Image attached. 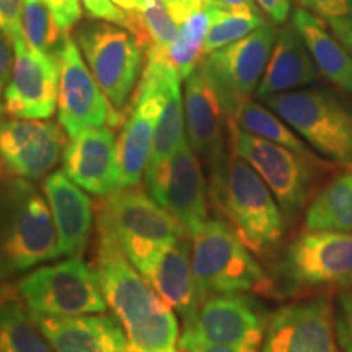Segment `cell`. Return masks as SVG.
<instances>
[{
  "label": "cell",
  "instance_id": "6da1fadb",
  "mask_svg": "<svg viewBox=\"0 0 352 352\" xmlns=\"http://www.w3.org/2000/svg\"><path fill=\"white\" fill-rule=\"evenodd\" d=\"M95 271L108 308L124 328L132 352H178L179 323L175 310L158 296L111 240H96Z\"/></svg>",
  "mask_w": 352,
  "mask_h": 352
},
{
  "label": "cell",
  "instance_id": "7a4b0ae2",
  "mask_svg": "<svg viewBox=\"0 0 352 352\" xmlns=\"http://www.w3.org/2000/svg\"><path fill=\"white\" fill-rule=\"evenodd\" d=\"M63 256L43 189L19 176L0 178V284Z\"/></svg>",
  "mask_w": 352,
  "mask_h": 352
},
{
  "label": "cell",
  "instance_id": "3957f363",
  "mask_svg": "<svg viewBox=\"0 0 352 352\" xmlns=\"http://www.w3.org/2000/svg\"><path fill=\"white\" fill-rule=\"evenodd\" d=\"M209 199L253 253H264L283 239L287 220L261 176L230 151L209 168Z\"/></svg>",
  "mask_w": 352,
  "mask_h": 352
},
{
  "label": "cell",
  "instance_id": "277c9868",
  "mask_svg": "<svg viewBox=\"0 0 352 352\" xmlns=\"http://www.w3.org/2000/svg\"><path fill=\"white\" fill-rule=\"evenodd\" d=\"M191 263L201 302L217 294H271L272 280L223 219H208L192 236Z\"/></svg>",
  "mask_w": 352,
  "mask_h": 352
},
{
  "label": "cell",
  "instance_id": "5b68a950",
  "mask_svg": "<svg viewBox=\"0 0 352 352\" xmlns=\"http://www.w3.org/2000/svg\"><path fill=\"white\" fill-rule=\"evenodd\" d=\"M96 235L116 243L135 264L157 246L186 239L189 233L151 195L131 186L116 189L100 202Z\"/></svg>",
  "mask_w": 352,
  "mask_h": 352
},
{
  "label": "cell",
  "instance_id": "8992f818",
  "mask_svg": "<svg viewBox=\"0 0 352 352\" xmlns=\"http://www.w3.org/2000/svg\"><path fill=\"white\" fill-rule=\"evenodd\" d=\"M316 152L352 168V109L331 91L298 88L261 98Z\"/></svg>",
  "mask_w": 352,
  "mask_h": 352
},
{
  "label": "cell",
  "instance_id": "52a82bcc",
  "mask_svg": "<svg viewBox=\"0 0 352 352\" xmlns=\"http://www.w3.org/2000/svg\"><path fill=\"white\" fill-rule=\"evenodd\" d=\"M15 290L32 315L77 316L108 310L95 267L78 256L34 267Z\"/></svg>",
  "mask_w": 352,
  "mask_h": 352
},
{
  "label": "cell",
  "instance_id": "ba28073f",
  "mask_svg": "<svg viewBox=\"0 0 352 352\" xmlns=\"http://www.w3.org/2000/svg\"><path fill=\"white\" fill-rule=\"evenodd\" d=\"M230 151L243 158L271 189L283 209L287 223H292L303 209L311 192L315 165L320 160L300 155L283 145L241 131L235 122H228Z\"/></svg>",
  "mask_w": 352,
  "mask_h": 352
},
{
  "label": "cell",
  "instance_id": "9c48e42d",
  "mask_svg": "<svg viewBox=\"0 0 352 352\" xmlns=\"http://www.w3.org/2000/svg\"><path fill=\"white\" fill-rule=\"evenodd\" d=\"M77 44L109 104L121 113L142 70V46L138 38L109 21L85 23L77 30Z\"/></svg>",
  "mask_w": 352,
  "mask_h": 352
},
{
  "label": "cell",
  "instance_id": "30bf717a",
  "mask_svg": "<svg viewBox=\"0 0 352 352\" xmlns=\"http://www.w3.org/2000/svg\"><path fill=\"white\" fill-rule=\"evenodd\" d=\"M266 308L245 294H217L204 298L183 318L179 346L214 342L236 347H259L266 333Z\"/></svg>",
  "mask_w": 352,
  "mask_h": 352
},
{
  "label": "cell",
  "instance_id": "8fae6325",
  "mask_svg": "<svg viewBox=\"0 0 352 352\" xmlns=\"http://www.w3.org/2000/svg\"><path fill=\"white\" fill-rule=\"evenodd\" d=\"M274 25L264 23L239 41L202 57L201 69L217 91L228 122L261 82L277 39Z\"/></svg>",
  "mask_w": 352,
  "mask_h": 352
},
{
  "label": "cell",
  "instance_id": "7c38bea8",
  "mask_svg": "<svg viewBox=\"0 0 352 352\" xmlns=\"http://www.w3.org/2000/svg\"><path fill=\"white\" fill-rule=\"evenodd\" d=\"M279 274L292 290L352 287V232L300 233L285 250Z\"/></svg>",
  "mask_w": 352,
  "mask_h": 352
},
{
  "label": "cell",
  "instance_id": "4fadbf2b",
  "mask_svg": "<svg viewBox=\"0 0 352 352\" xmlns=\"http://www.w3.org/2000/svg\"><path fill=\"white\" fill-rule=\"evenodd\" d=\"M164 52L147 51L139 90L132 98L129 113L118 138L121 188L139 186L151 160L157 124L164 109Z\"/></svg>",
  "mask_w": 352,
  "mask_h": 352
},
{
  "label": "cell",
  "instance_id": "5bb4252c",
  "mask_svg": "<svg viewBox=\"0 0 352 352\" xmlns=\"http://www.w3.org/2000/svg\"><path fill=\"white\" fill-rule=\"evenodd\" d=\"M148 195L186 228L189 236L208 222V183L201 158L184 138L168 160L144 175Z\"/></svg>",
  "mask_w": 352,
  "mask_h": 352
},
{
  "label": "cell",
  "instance_id": "9a60e30c",
  "mask_svg": "<svg viewBox=\"0 0 352 352\" xmlns=\"http://www.w3.org/2000/svg\"><path fill=\"white\" fill-rule=\"evenodd\" d=\"M59 122L69 138L94 129V127H116L124 120L116 111L88 65L83 63L78 44L67 38L59 56V94H57Z\"/></svg>",
  "mask_w": 352,
  "mask_h": 352
},
{
  "label": "cell",
  "instance_id": "2e32d148",
  "mask_svg": "<svg viewBox=\"0 0 352 352\" xmlns=\"http://www.w3.org/2000/svg\"><path fill=\"white\" fill-rule=\"evenodd\" d=\"M261 352H341L331 298L318 296L272 311Z\"/></svg>",
  "mask_w": 352,
  "mask_h": 352
},
{
  "label": "cell",
  "instance_id": "e0dca14e",
  "mask_svg": "<svg viewBox=\"0 0 352 352\" xmlns=\"http://www.w3.org/2000/svg\"><path fill=\"white\" fill-rule=\"evenodd\" d=\"M67 138L50 120H3L0 122V164L7 175L39 182L63 160Z\"/></svg>",
  "mask_w": 352,
  "mask_h": 352
},
{
  "label": "cell",
  "instance_id": "ac0fdd59",
  "mask_svg": "<svg viewBox=\"0 0 352 352\" xmlns=\"http://www.w3.org/2000/svg\"><path fill=\"white\" fill-rule=\"evenodd\" d=\"M15 60L2 101L6 114L16 120H50L57 108L59 60L26 41L13 44Z\"/></svg>",
  "mask_w": 352,
  "mask_h": 352
},
{
  "label": "cell",
  "instance_id": "d6986e66",
  "mask_svg": "<svg viewBox=\"0 0 352 352\" xmlns=\"http://www.w3.org/2000/svg\"><path fill=\"white\" fill-rule=\"evenodd\" d=\"M183 101L188 142L208 168H212L228 157L226 148L228 118L201 65L184 78Z\"/></svg>",
  "mask_w": 352,
  "mask_h": 352
},
{
  "label": "cell",
  "instance_id": "ffe728a7",
  "mask_svg": "<svg viewBox=\"0 0 352 352\" xmlns=\"http://www.w3.org/2000/svg\"><path fill=\"white\" fill-rule=\"evenodd\" d=\"M64 173L77 186L104 197L121 188L118 139L109 126L94 127L70 138L63 155Z\"/></svg>",
  "mask_w": 352,
  "mask_h": 352
},
{
  "label": "cell",
  "instance_id": "44dd1931",
  "mask_svg": "<svg viewBox=\"0 0 352 352\" xmlns=\"http://www.w3.org/2000/svg\"><path fill=\"white\" fill-rule=\"evenodd\" d=\"M191 236L157 246L134 267L151 283L158 296L184 318L201 303L192 272Z\"/></svg>",
  "mask_w": 352,
  "mask_h": 352
},
{
  "label": "cell",
  "instance_id": "7402d4cb",
  "mask_svg": "<svg viewBox=\"0 0 352 352\" xmlns=\"http://www.w3.org/2000/svg\"><path fill=\"white\" fill-rule=\"evenodd\" d=\"M32 316L56 352H132L114 315Z\"/></svg>",
  "mask_w": 352,
  "mask_h": 352
},
{
  "label": "cell",
  "instance_id": "603a6c76",
  "mask_svg": "<svg viewBox=\"0 0 352 352\" xmlns=\"http://www.w3.org/2000/svg\"><path fill=\"white\" fill-rule=\"evenodd\" d=\"M41 189L54 219L63 256L82 258L94 230V201L64 170H54L47 175Z\"/></svg>",
  "mask_w": 352,
  "mask_h": 352
},
{
  "label": "cell",
  "instance_id": "cb8c5ba5",
  "mask_svg": "<svg viewBox=\"0 0 352 352\" xmlns=\"http://www.w3.org/2000/svg\"><path fill=\"white\" fill-rule=\"evenodd\" d=\"M320 70L308 51L305 41L294 23L285 25L279 33L270 63L256 88L258 98L308 87L320 78Z\"/></svg>",
  "mask_w": 352,
  "mask_h": 352
},
{
  "label": "cell",
  "instance_id": "d4e9b609",
  "mask_svg": "<svg viewBox=\"0 0 352 352\" xmlns=\"http://www.w3.org/2000/svg\"><path fill=\"white\" fill-rule=\"evenodd\" d=\"M292 23L305 41L321 76L352 95V54L344 44L329 34L320 16L302 7L294 10Z\"/></svg>",
  "mask_w": 352,
  "mask_h": 352
},
{
  "label": "cell",
  "instance_id": "484cf974",
  "mask_svg": "<svg viewBox=\"0 0 352 352\" xmlns=\"http://www.w3.org/2000/svg\"><path fill=\"white\" fill-rule=\"evenodd\" d=\"M162 83H164V109H162L160 120H158L152 155L145 173L153 171L162 164H165L179 147L182 140L186 138L182 77L178 76L173 65L166 60V57L164 70H162Z\"/></svg>",
  "mask_w": 352,
  "mask_h": 352
},
{
  "label": "cell",
  "instance_id": "4316f807",
  "mask_svg": "<svg viewBox=\"0 0 352 352\" xmlns=\"http://www.w3.org/2000/svg\"><path fill=\"white\" fill-rule=\"evenodd\" d=\"M0 352H56L15 287L0 289Z\"/></svg>",
  "mask_w": 352,
  "mask_h": 352
},
{
  "label": "cell",
  "instance_id": "83f0119b",
  "mask_svg": "<svg viewBox=\"0 0 352 352\" xmlns=\"http://www.w3.org/2000/svg\"><path fill=\"white\" fill-rule=\"evenodd\" d=\"M305 230L352 232V168L314 197L305 212Z\"/></svg>",
  "mask_w": 352,
  "mask_h": 352
},
{
  "label": "cell",
  "instance_id": "f1b7e54d",
  "mask_svg": "<svg viewBox=\"0 0 352 352\" xmlns=\"http://www.w3.org/2000/svg\"><path fill=\"white\" fill-rule=\"evenodd\" d=\"M232 122H235L241 131L248 132V134L283 145V147L300 153V155L310 158V160H318L314 151L308 148L305 140L300 139V135L283 118L277 116L272 109L258 103V101H243Z\"/></svg>",
  "mask_w": 352,
  "mask_h": 352
},
{
  "label": "cell",
  "instance_id": "f546056e",
  "mask_svg": "<svg viewBox=\"0 0 352 352\" xmlns=\"http://www.w3.org/2000/svg\"><path fill=\"white\" fill-rule=\"evenodd\" d=\"M212 8L202 3L196 10L186 16L179 25V32L175 41L164 52L166 60L173 65L178 76L186 78L195 70L204 56V43L208 38L210 21H212Z\"/></svg>",
  "mask_w": 352,
  "mask_h": 352
},
{
  "label": "cell",
  "instance_id": "4dcf8cb0",
  "mask_svg": "<svg viewBox=\"0 0 352 352\" xmlns=\"http://www.w3.org/2000/svg\"><path fill=\"white\" fill-rule=\"evenodd\" d=\"M131 33L147 51L165 52L179 32V23L166 0H135Z\"/></svg>",
  "mask_w": 352,
  "mask_h": 352
},
{
  "label": "cell",
  "instance_id": "1f68e13d",
  "mask_svg": "<svg viewBox=\"0 0 352 352\" xmlns=\"http://www.w3.org/2000/svg\"><path fill=\"white\" fill-rule=\"evenodd\" d=\"M23 36L30 47L59 60L69 33L60 28L44 0H23Z\"/></svg>",
  "mask_w": 352,
  "mask_h": 352
},
{
  "label": "cell",
  "instance_id": "d6a6232c",
  "mask_svg": "<svg viewBox=\"0 0 352 352\" xmlns=\"http://www.w3.org/2000/svg\"><path fill=\"white\" fill-rule=\"evenodd\" d=\"M212 12V21H210L208 38L204 43V56L248 36L250 33L266 23L256 7Z\"/></svg>",
  "mask_w": 352,
  "mask_h": 352
},
{
  "label": "cell",
  "instance_id": "836d02e7",
  "mask_svg": "<svg viewBox=\"0 0 352 352\" xmlns=\"http://www.w3.org/2000/svg\"><path fill=\"white\" fill-rule=\"evenodd\" d=\"M334 327L342 352H352V287L336 297Z\"/></svg>",
  "mask_w": 352,
  "mask_h": 352
},
{
  "label": "cell",
  "instance_id": "e575fe53",
  "mask_svg": "<svg viewBox=\"0 0 352 352\" xmlns=\"http://www.w3.org/2000/svg\"><path fill=\"white\" fill-rule=\"evenodd\" d=\"M87 15L95 20H104L109 23L120 25L126 30H132V16L120 6H116L114 0H80Z\"/></svg>",
  "mask_w": 352,
  "mask_h": 352
},
{
  "label": "cell",
  "instance_id": "d590c367",
  "mask_svg": "<svg viewBox=\"0 0 352 352\" xmlns=\"http://www.w3.org/2000/svg\"><path fill=\"white\" fill-rule=\"evenodd\" d=\"M0 30L7 33L13 44L25 41L23 0H0Z\"/></svg>",
  "mask_w": 352,
  "mask_h": 352
},
{
  "label": "cell",
  "instance_id": "8d00e7d4",
  "mask_svg": "<svg viewBox=\"0 0 352 352\" xmlns=\"http://www.w3.org/2000/svg\"><path fill=\"white\" fill-rule=\"evenodd\" d=\"M302 8L315 13L321 20L344 19L349 15V0H297Z\"/></svg>",
  "mask_w": 352,
  "mask_h": 352
},
{
  "label": "cell",
  "instance_id": "74e56055",
  "mask_svg": "<svg viewBox=\"0 0 352 352\" xmlns=\"http://www.w3.org/2000/svg\"><path fill=\"white\" fill-rule=\"evenodd\" d=\"M64 32H70L82 19L80 0H44Z\"/></svg>",
  "mask_w": 352,
  "mask_h": 352
},
{
  "label": "cell",
  "instance_id": "f35d334b",
  "mask_svg": "<svg viewBox=\"0 0 352 352\" xmlns=\"http://www.w3.org/2000/svg\"><path fill=\"white\" fill-rule=\"evenodd\" d=\"M13 60H15V47L12 39L0 30V96L3 95V90L10 80Z\"/></svg>",
  "mask_w": 352,
  "mask_h": 352
},
{
  "label": "cell",
  "instance_id": "ab89813d",
  "mask_svg": "<svg viewBox=\"0 0 352 352\" xmlns=\"http://www.w3.org/2000/svg\"><path fill=\"white\" fill-rule=\"evenodd\" d=\"M261 10L272 20V23H285L289 19L292 0H256Z\"/></svg>",
  "mask_w": 352,
  "mask_h": 352
},
{
  "label": "cell",
  "instance_id": "60d3db41",
  "mask_svg": "<svg viewBox=\"0 0 352 352\" xmlns=\"http://www.w3.org/2000/svg\"><path fill=\"white\" fill-rule=\"evenodd\" d=\"M178 349H183L186 352H259V347H236L214 344V342H195V344L179 346Z\"/></svg>",
  "mask_w": 352,
  "mask_h": 352
},
{
  "label": "cell",
  "instance_id": "b9f144b4",
  "mask_svg": "<svg viewBox=\"0 0 352 352\" xmlns=\"http://www.w3.org/2000/svg\"><path fill=\"white\" fill-rule=\"evenodd\" d=\"M328 25L331 26L334 36H336L340 41L344 44L346 50L352 54V21L351 19H333L328 20Z\"/></svg>",
  "mask_w": 352,
  "mask_h": 352
},
{
  "label": "cell",
  "instance_id": "7bdbcfd3",
  "mask_svg": "<svg viewBox=\"0 0 352 352\" xmlns=\"http://www.w3.org/2000/svg\"><path fill=\"white\" fill-rule=\"evenodd\" d=\"M202 3L212 10H235V8L256 7L253 0H202Z\"/></svg>",
  "mask_w": 352,
  "mask_h": 352
},
{
  "label": "cell",
  "instance_id": "ee69618b",
  "mask_svg": "<svg viewBox=\"0 0 352 352\" xmlns=\"http://www.w3.org/2000/svg\"><path fill=\"white\" fill-rule=\"evenodd\" d=\"M116 6H120L122 10H126L127 13L135 12V0H114Z\"/></svg>",
  "mask_w": 352,
  "mask_h": 352
},
{
  "label": "cell",
  "instance_id": "f6af8a7d",
  "mask_svg": "<svg viewBox=\"0 0 352 352\" xmlns=\"http://www.w3.org/2000/svg\"><path fill=\"white\" fill-rule=\"evenodd\" d=\"M6 120V109H3V101H2V96H0V122ZM2 176H6V170H3L2 164H0V178Z\"/></svg>",
  "mask_w": 352,
  "mask_h": 352
},
{
  "label": "cell",
  "instance_id": "bcb514c9",
  "mask_svg": "<svg viewBox=\"0 0 352 352\" xmlns=\"http://www.w3.org/2000/svg\"><path fill=\"white\" fill-rule=\"evenodd\" d=\"M349 15H351V21H352V0H349Z\"/></svg>",
  "mask_w": 352,
  "mask_h": 352
},
{
  "label": "cell",
  "instance_id": "7dc6e473",
  "mask_svg": "<svg viewBox=\"0 0 352 352\" xmlns=\"http://www.w3.org/2000/svg\"><path fill=\"white\" fill-rule=\"evenodd\" d=\"M166 2H179V0H166Z\"/></svg>",
  "mask_w": 352,
  "mask_h": 352
}]
</instances>
